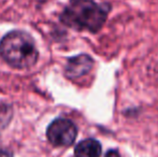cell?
<instances>
[{
    "label": "cell",
    "instance_id": "6da1fadb",
    "mask_svg": "<svg viewBox=\"0 0 158 157\" xmlns=\"http://www.w3.org/2000/svg\"><path fill=\"white\" fill-rule=\"evenodd\" d=\"M0 56L12 67L26 69L37 63L39 52L29 34L15 30L0 41Z\"/></svg>",
    "mask_w": 158,
    "mask_h": 157
},
{
    "label": "cell",
    "instance_id": "7a4b0ae2",
    "mask_svg": "<svg viewBox=\"0 0 158 157\" xmlns=\"http://www.w3.org/2000/svg\"><path fill=\"white\" fill-rule=\"evenodd\" d=\"M108 8L93 0H73L60 16L64 25L77 30L97 32L101 29L108 16Z\"/></svg>",
    "mask_w": 158,
    "mask_h": 157
},
{
    "label": "cell",
    "instance_id": "3957f363",
    "mask_svg": "<svg viewBox=\"0 0 158 157\" xmlns=\"http://www.w3.org/2000/svg\"><path fill=\"white\" fill-rule=\"evenodd\" d=\"M77 134V126L67 118L53 121L46 131L48 141L55 147H69L74 142Z\"/></svg>",
    "mask_w": 158,
    "mask_h": 157
},
{
    "label": "cell",
    "instance_id": "277c9868",
    "mask_svg": "<svg viewBox=\"0 0 158 157\" xmlns=\"http://www.w3.org/2000/svg\"><path fill=\"white\" fill-rule=\"evenodd\" d=\"M93 65H94L93 58L86 54H81L72 57L69 59L66 66L67 78L71 80L81 78L92 70Z\"/></svg>",
    "mask_w": 158,
    "mask_h": 157
},
{
    "label": "cell",
    "instance_id": "5b68a950",
    "mask_svg": "<svg viewBox=\"0 0 158 157\" xmlns=\"http://www.w3.org/2000/svg\"><path fill=\"white\" fill-rule=\"evenodd\" d=\"M101 144L95 139H86L79 143L74 149L75 157H99Z\"/></svg>",
    "mask_w": 158,
    "mask_h": 157
},
{
    "label": "cell",
    "instance_id": "8992f818",
    "mask_svg": "<svg viewBox=\"0 0 158 157\" xmlns=\"http://www.w3.org/2000/svg\"><path fill=\"white\" fill-rule=\"evenodd\" d=\"M13 116V109L11 105L0 100V130L4 129L10 124Z\"/></svg>",
    "mask_w": 158,
    "mask_h": 157
},
{
    "label": "cell",
    "instance_id": "52a82bcc",
    "mask_svg": "<svg viewBox=\"0 0 158 157\" xmlns=\"http://www.w3.org/2000/svg\"><path fill=\"white\" fill-rule=\"evenodd\" d=\"M106 157H121V156H119L118 151H116V150H110L106 154Z\"/></svg>",
    "mask_w": 158,
    "mask_h": 157
},
{
    "label": "cell",
    "instance_id": "ba28073f",
    "mask_svg": "<svg viewBox=\"0 0 158 157\" xmlns=\"http://www.w3.org/2000/svg\"><path fill=\"white\" fill-rule=\"evenodd\" d=\"M0 157H13L12 153L9 151H4V150H0Z\"/></svg>",
    "mask_w": 158,
    "mask_h": 157
}]
</instances>
